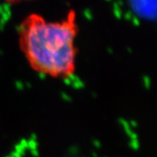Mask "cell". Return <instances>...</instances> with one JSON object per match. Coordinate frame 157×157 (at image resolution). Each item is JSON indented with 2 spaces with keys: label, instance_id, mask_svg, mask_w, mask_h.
Segmentation results:
<instances>
[{
  "label": "cell",
  "instance_id": "obj_1",
  "mask_svg": "<svg viewBox=\"0 0 157 157\" xmlns=\"http://www.w3.org/2000/svg\"><path fill=\"white\" fill-rule=\"evenodd\" d=\"M77 32L74 12L62 21H48L33 13L18 27V44L35 72L51 78H67L76 70Z\"/></svg>",
  "mask_w": 157,
  "mask_h": 157
},
{
  "label": "cell",
  "instance_id": "obj_2",
  "mask_svg": "<svg viewBox=\"0 0 157 157\" xmlns=\"http://www.w3.org/2000/svg\"><path fill=\"white\" fill-rule=\"evenodd\" d=\"M10 3H16V2H20V1H25V0H6Z\"/></svg>",
  "mask_w": 157,
  "mask_h": 157
}]
</instances>
